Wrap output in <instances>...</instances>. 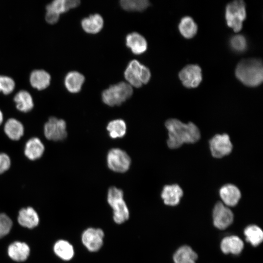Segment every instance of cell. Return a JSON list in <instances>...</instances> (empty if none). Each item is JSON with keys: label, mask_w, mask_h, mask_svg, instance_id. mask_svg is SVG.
I'll return each mask as SVG.
<instances>
[{"label": "cell", "mask_w": 263, "mask_h": 263, "mask_svg": "<svg viewBox=\"0 0 263 263\" xmlns=\"http://www.w3.org/2000/svg\"><path fill=\"white\" fill-rule=\"evenodd\" d=\"M168 131V147L172 149L180 147L184 143H194L200 138V132L193 123H184L174 118L168 119L165 123Z\"/></svg>", "instance_id": "obj_1"}, {"label": "cell", "mask_w": 263, "mask_h": 263, "mask_svg": "<svg viewBox=\"0 0 263 263\" xmlns=\"http://www.w3.org/2000/svg\"><path fill=\"white\" fill-rule=\"evenodd\" d=\"M236 77L244 85L256 87L263 80L262 62L257 58H248L241 60L235 69Z\"/></svg>", "instance_id": "obj_2"}, {"label": "cell", "mask_w": 263, "mask_h": 263, "mask_svg": "<svg viewBox=\"0 0 263 263\" xmlns=\"http://www.w3.org/2000/svg\"><path fill=\"white\" fill-rule=\"evenodd\" d=\"M122 190L111 187L108 191L107 202L113 210V219L117 224L127 221L130 217L127 205L124 200Z\"/></svg>", "instance_id": "obj_3"}, {"label": "cell", "mask_w": 263, "mask_h": 263, "mask_svg": "<svg viewBox=\"0 0 263 263\" xmlns=\"http://www.w3.org/2000/svg\"><path fill=\"white\" fill-rule=\"evenodd\" d=\"M132 92L129 84L121 82L105 90L102 93V99L108 106H119L131 97Z\"/></svg>", "instance_id": "obj_4"}, {"label": "cell", "mask_w": 263, "mask_h": 263, "mask_svg": "<svg viewBox=\"0 0 263 263\" xmlns=\"http://www.w3.org/2000/svg\"><path fill=\"white\" fill-rule=\"evenodd\" d=\"M246 16L245 5L243 0H234L225 8V18L227 26L235 32L240 31Z\"/></svg>", "instance_id": "obj_5"}, {"label": "cell", "mask_w": 263, "mask_h": 263, "mask_svg": "<svg viewBox=\"0 0 263 263\" xmlns=\"http://www.w3.org/2000/svg\"><path fill=\"white\" fill-rule=\"evenodd\" d=\"M150 70L136 60L130 62L124 72L125 79L131 86L139 88L150 78Z\"/></svg>", "instance_id": "obj_6"}, {"label": "cell", "mask_w": 263, "mask_h": 263, "mask_svg": "<svg viewBox=\"0 0 263 263\" xmlns=\"http://www.w3.org/2000/svg\"><path fill=\"white\" fill-rule=\"evenodd\" d=\"M107 163L108 168L112 171L123 173L129 169L131 160L124 150L119 148H113L108 152Z\"/></svg>", "instance_id": "obj_7"}, {"label": "cell", "mask_w": 263, "mask_h": 263, "mask_svg": "<svg viewBox=\"0 0 263 263\" xmlns=\"http://www.w3.org/2000/svg\"><path fill=\"white\" fill-rule=\"evenodd\" d=\"M43 132L45 137L49 140H63L67 135L66 123L63 119L51 117L44 125Z\"/></svg>", "instance_id": "obj_8"}, {"label": "cell", "mask_w": 263, "mask_h": 263, "mask_svg": "<svg viewBox=\"0 0 263 263\" xmlns=\"http://www.w3.org/2000/svg\"><path fill=\"white\" fill-rule=\"evenodd\" d=\"M210 150L212 155L220 158L229 154L232 150V144L229 136L226 133L217 134L209 142Z\"/></svg>", "instance_id": "obj_9"}, {"label": "cell", "mask_w": 263, "mask_h": 263, "mask_svg": "<svg viewBox=\"0 0 263 263\" xmlns=\"http://www.w3.org/2000/svg\"><path fill=\"white\" fill-rule=\"evenodd\" d=\"M104 233L99 228L89 227L82 234L81 241L84 246L90 252L99 250L103 244Z\"/></svg>", "instance_id": "obj_10"}, {"label": "cell", "mask_w": 263, "mask_h": 263, "mask_svg": "<svg viewBox=\"0 0 263 263\" xmlns=\"http://www.w3.org/2000/svg\"><path fill=\"white\" fill-rule=\"evenodd\" d=\"M179 77L185 87L188 88H196L202 81L201 69L197 65H188L180 71Z\"/></svg>", "instance_id": "obj_11"}, {"label": "cell", "mask_w": 263, "mask_h": 263, "mask_svg": "<svg viewBox=\"0 0 263 263\" xmlns=\"http://www.w3.org/2000/svg\"><path fill=\"white\" fill-rule=\"evenodd\" d=\"M232 211L220 202L215 205L213 210V221L214 226L221 230L228 227L233 222Z\"/></svg>", "instance_id": "obj_12"}, {"label": "cell", "mask_w": 263, "mask_h": 263, "mask_svg": "<svg viewBox=\"0 0 263 263\" xmlns=\"http://www.w3.org/2000/svg\"><path fill=\"white\" fill-rule=\"evenodd\" d=\"M220 196L226 206H236L241 197L239 189L235 185L227 184L225 185L220 189Z\"/></svg>", "instance_id": "obj_13"}, {"label": "cell", "mask_w": 263, "mask_h": 263, "mask_svg": "<svg viewBox=\"0 0 263 263\" xmlns=\"http://www.w3.org/2000/svg\"><path fill=\"white\" fill-rule=\"evenodd\" d=\"M183 192L177 184L166 185L163 188L161 197L166 205L175 206L178 205Z\"/></svg>", "instance_id": "obj_14"}, {"label": "cell", "mask_w": 263, "mask_h": 263, "mask_svg": "<svg viewBox=\"0 0 263 263\" xmlns=\"http://www.w3.org/2000/svg\"><path fill=\"white\" fill-rule=\"evenodd\" d=\"M45 147L41 140L37 137H32L26 143L24 153L30 160L40 158L44 153Z\"/></svg>", "instance_id": "obj_15"}, {"label": "cell", "mask_w": 263, "mask_h": 263, "mask_svg": "<svg viewBox=\"0 0 263 263\" xmlns=\"http://www.w3.org/2000/svg\"><path fill=\"white\" fill-rule=\"evenodd\" d=\"M126 44L127 46L135 55L142 54L147 49V42L146 39L137 32H133L127 36Z\"/></svg>", "instance_id": "obj_16"}, {"label": "cell", "mask_w": 263, "mask_h": 263, "mask_svg": "<svg viewBox=\"0 0 263 263\" xmlns=\"http://www.w3.org/2000/svg\"><path fill=\"white\" fill-rule=\"evenodd\" d=\"M244 246L243 241L238 236H227L222 240L220 247L225 254H239Z\"/></svg>", "instance_id": "obj_17"}, {"label": "cell", "mask_w": 263, "mask_h": 263, "mask_svg": "<svg viewBox=\"0 0 263 263\" xmlns=\"http://www.w3.org/2000/svg\"><path fill=\"white\" fill-rule=\"evenodd\" d=\"M4 132L11 140L18 141L23 135L24 128L19 120L11 118L8 119L4 125Z\"/></svg>", "instance_id": "obj_18"}, {"label": "cell", "mask_w": 263, "mask_h": 263, "mask_svg": "<svg viewBox=\"0 0 263 263\" xmlns=\"http://www.w3.org/2000/svg\"><path fill=\"white\" fill-rule=\"evenodd\" d=\"M18 220L21 225L29 228L36 226L39 222L37 212L31 207L22 208L19 211Z\"/></svg>", "instance_id": "obj_19"}, {"label": "cell", "mask_w": 263, "mask_h": 263, "mask_svg": "<svg viewBox=\"0 0 263 263\" xmlns=\"http://www.w3.org/2000/svg\"><path fill=\"white\" fill-rule=\"evenodd\" d=\"M51 82L50 74L43 70H35L30 75V82L31 86L39 90L48 87Z\"/></svg>", "instance_id": "obj_20"}, {"label": "cell", "mask_w": 263, "mask_h": 263, "mask_svg": "<svg viewBox=\"0 0 263 263\" xmlns=\"http://www.w3.org/2000/svg\"><path fill=\"white\" fill-rule=\"evenodd\" d=\"M8 253L9 257L13 260L22 262L26 260L29 255L30 248L24 243L16 242L9 245Z\"/></svg>", "instance_id": "obj_21"}, {"label": "cell", "mask_w": 263, "mask_h": 263, "mask_svg": "<svg viewBox=\"0 0 263 263\" xmlns=\"http://www.w3.org/2000/svg\"><path fill=\"white\" fill-rule=\"evenodd\" d=\"M84 80L83 75L76 71H71L65 76L64 84L69 92L77 93L80 91Z\"/></svg>", "instance_id": "obj_22"}, {"label": "cell", "mask_w": 263, "mask_h": 263, "mask_svg": "<svg viewBox=\"0 0 263 263\" xmlns=\"http://www.w3.org/2000/svg\"><path fill=\"white\" fill-rule=\"evenodd\" d=\"M103 23L102 17L99 14H95L83 19L81 21V26L86 32L94 34L101 31Z\"/></svg>", "instance_id": "obj_23"}, {"label": "cell", "mask_w": 263, "mask_h": 263, "mask_svg": "<svg viewBox=\"0 0 263 263\" xmlns=\"http://www.w3.org/2000/svg\"><path fill=\"white\" fill-rule=\"evenodd\" d=\"M197 258V253L188 245L179 247L173 257L174 263H196Z\"/></svg>", "instance_id": "obj_24"}, {"label": "cell", "mask_w": 263, "mask_h": 263, "mask_svg": "<svg viewBox=\"0 0 263 263\" xmlns=\"http://www.w3.org/2000/svg\"><path fill=\"white\" fill-rule=\"evenodd\" d=\"M17 109L23 113H27L34 107V101L30 94L25 90L19 91L14 97Z\"/></svg>", "instance_id": "obj_25"}, {"label": "cell", "mask_w": 263, "mask_h": 263, "mask_svg": "<svg viewBox=\"0 0 263 263\" xmlns=\"http://www.w3.org/2000/svg\"><path fill=\"white\" fill-rule=\"evenodd\" d=\"M197 25L190 17L185 16L181 19L178 25V29L181 35L185 38L189 39L196 35Z\"/></svg>", "instance_id": "obj_26"}, {"label": "cell", "mask_w": 263, "mask_h": 263, "mask_svg": "<svg viewBox=\"0 0 263 263\" xmlns=\"http://www.w3.org/2000/svg\"><path fill=\"white\" fill-rule=\"evenodd\" d=\"M54 250L56 254L65 261L71 260L74 255L73 245L68 241L60 240L54 245Z\"/></svg>", "instance_id": "obj_27"}, {"label": "cell", "mask_w": 263, "mask_h": 263, "mask_svg": "<svg viewBox=\"0 0 263 263\" xmlns=\"http://www.w3.org/2000/svg\"><path fill=\"white\" fill-rule=\"evenodd\" d=\"M80 4L78 0H55L46 6V10H53L60 15L74 8Z\"/></svg>", "instance_id": "obj_28"}, {"label": "cell", "mask_w": 263, "mask_h": 263, "mask_svg": "<svg viewBox=\"0 0 263 263\" xmlns=\"http://www.w3.org/2000/svg\"><path fill=\"white\" fill-rule=\"evenodd\" d=\"M107 130L111 138L113 139L121 138L126 133V124L123 119H114L111 121L108 124Z\"/></svg>", "instance_id": "obj_29"}, {"label": "cell", "mask_w": 263, "mask_h": 263, "mask_svg": "<svg viewBox=\"0 0 263 263\" xmlns=\"http://www.w3.org/2000/svg\"><path fill=\"white\" fill-rule=\"evenodd\" d=\"M246 241L252 245H259L263 240V232L258 226L254 225L247 226L244 230Z\"/></svg>", "instance_id": "obj_30"}, {"label": "cell", "mask_w": 263, "mask_h": 263, "mask_svg": "<svg viewBox=\"0 0 263 263\" xmlns=\"http://www.w3.org/2000/svg\"><path fill=\"white\" fill-rule=\"evenodd\" d=\"M120 5L126 11L142 12L149 6L150 2L147 0H122Z\"/></svg>", "instance_id": "obj_31"}, {"label": "cell", "mask_w": 263, "mask_h": 263, "mask_svg": "<svg viewBox=\"0 0 263 263\" xmlns=\"http://www.w3.org/2000/svg\"><path fill=\"white\" fill-rule=\"evenodd\" d=\"M230 46L236 52H243L247 47V42L245 38L242 35L232 36L229 40Z\"/></svg>", "instance_id": "obj_32"}, {"label": "cell", "mask_w": 263, "mask_h": 263, "mask_svg": "<svg viewBox=\"0 0 263 263\" xmlns=\"http://www.w3.org/2000/svg\"><path fill=\"white\" fill-rule=\"evenodd\" d=\"M15 87L14 80L11 77L0 75V92H2L4 94H8L11 93Z\"/></svg>", "instance_id": "obj_33"}, {"label": "cell", "mask_w": 263, "mask_h": 263, "mask_svg": "<svg viewBox=\"0 0 263 263\" xmlns=\"http://www.w3.org/2000/svg\"><path fill=\"white\" fill-rule=\"evenodd\" d=\"M12 226L11 219L4 213H0V238L7 235Z\"/></svg>", "instance_id": "obj_34"}, {"label": "cell", "mask_w": 263, "mask_h": 263, "mask_svg": "<svg viewBox=\"0 0 263 263\" xmlns=\"http://www.w3.org/2000/svg\"><path fill=\"white\" fill-rule=\"evenodd\" d=\"M11 164V159L9 156L4 153H0V174L8 170Z\"/></svg>", "instance_id": "obj_35"}, {"label": "cell", "mask_w": 263, "mask_h": 263, "mask_svg": "<svg viewBox=\"0 0 263 263\" xmlns=\"http://www.w3.org/2000/svg\"><path fill=\"white\" fill-rule=\"evenodd\" d=\"M46 11L45 15L46 21L50 24H55L57 22L59 18V14L51 10H46Z\"/></svg>", "instance_id": "obj_36"}, {"label": "cell", "mask_w": 263, "mask_h": 263, "mask_svg": "<svg viewBox=\"0 0 263 263\" xmlns=\"http://www.w3.org/2000/svg\"><path fill=\"white\" fill-rule=\"evenodd\" d=\"M3 120V113L0 110V125H1V124H2Z\"/></svg>", "instance_id": "obj_37"}]
</instances>
